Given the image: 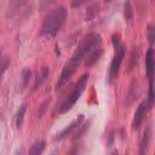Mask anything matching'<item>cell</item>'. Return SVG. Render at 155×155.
Returning a JSON list of instances; mask_svg holds the SVG:
<instances>
[{"label": "cell", "instance_id": "obj_7", "mask_svg": "<svg viewBox=\"0 0 155 155\" xmlns=\"http://www.w3.org/2000/svg\"><path fill=\"white\" fill-rule=\"evenodd\" d=\"M141 54H142V49H141L140 47L136 46L132 49V51L130 52V54H129L127 64H126L125 71L127 74H130L136 68V67L139 64V60H140Z\"/></svg>", "mask_w": 155, "mask_h": 155}, {"label": "cell", "instance_id": "obj_11", "mask_svg": "<svg viewBox=\"0 0 155 155\" xmlns=\"http://www.w3.org/2000/svg\"><path fill=\"white\" fill-rule=\"evenodd\" d=\"M27 1L28 0H9L7 11H6V15L8 18H12V16H14L16 12L27 3Z\"/></svg>", "mask_w": 155, "mask_h": 155}, {"label": "cell", "instance_id": "obj_6", "mask_svg": "<svg viewBox=\"0 0 155 155\" xmlns=\"http://www.w3.org/2000/svg\"><path fill=\"white\" fill-rule=\"evenodd\" d=\"M85 119V116L84 115L81 114V115H79L75 120H74L73 122H71L69 125L67 127H65L63 130L60 132L56 136V139L58 141H61L64 140V139H67L76 129L78 127H80L82 123L84 121Z\"/></svg>", "mask_w": 155, "mask_h": 155}, {"label": "cell", "instance_id": "obj_1", "mask_svg": "<svg viewBox=\"0 0 155 155\" xmlns=\"http://www.w3.org/2000/svg\"><path fill=\"white\" fill-rule=\"evenodd\" d=\"M102 42V36L97 33H89L84 35L72 56L67 61L62 69L55 86L56 90L61 89L75 74L85 58Z\"/></svg>", "mask_w": 155, "mask_h": 155}, {"label": "cell", "instance_id": "obj_9", "mask_svg": "<svg viewBox=\"0 0 155 155\" xmlns=\"http://www.w3.org/2000/svg\"><path fill=\"white\" fill-rule=\"evenodd\" d=\"M103 53H104V48H102L101 47L98 46L94 48L87 55L86 61H85V67L86 68H92V67L95 66L97 62L101 58Z\"/></svg>", "mask_w": 155, "mask_h": 155}, {"label": "cell", "instance_id": "obj_21", "mask_svg": "<svg viewBox=\"0 0 155 155\" xmlns=\"http://www.w3.org/2000/svg\"><path fill=\"white\" fill-rule=\"evenodd\" d=\"M9 64H10V60L8 57L4 58L1 59V61H0V85H1L3 76H4L6 71L8 68Z\"/></svg>", "mask_w": 155, "mask_h": 155}, {"label": "cell", "instance_id": "obj_28", "mask_svg": "<svg viewBox=\"0 0 155 155\" xmlns=\"http://www.w3.org/2000/svg\"><path fill=\"white\" fill-rule=\"evenodd\" d=\"M115 141V132L114 131H111L110 133L109 134L108 138H107V145L108 148H110L112 145H114Z\"/></svg>", "mask_w": 155, "mask_h": 155}, {"label": "cell", "instance_id": "obj_13", "mask_svg": "<svg viewBox=\"0 0 155 155\" xmlns=\"http://www.w3.org/2000/svg\"><path fill=\"white\" fill-rule=\"evenodd\" d=\"M138 92H139L138 84L136 83H133L130 86V89L128 91V93H127V97H126L125 104L127 105V107L132 105L134 103L135 100L136 98V95H138Z\"/></svg>", "mask_w": 155, "mask_h": 155}, {"label": "cell", "instance_id": "obj_25", "mask_svg": "<svg viewBox=\"0 0 155 155\" xmlns=\"http://www.w3.org/2000/svg\"><path fill=\"white\" fill-rule=\"evenodd\" d=\"M89 1V0H72L71 2V5L73 8H78Z\"/></svg>", "mask_w": 155, "mask_h": 155}, {"label": "cell", "instance_id": "obj_20", "mask_svg": "<svg viewBox=\"0 0 155 155\" xmlns=\"http://www.w3.org/2000/svg\"><path fill=\"white\" fill-rule=\"evenodd\" d=\"M50 104H51V98H48V99L45 100V101L39 106L37 110V113H36L37 114L38 118H42V117L46 114L48 108H49Z\"/></svg>", "mask_w": 155, "mask_h": 155}, {"label": "cell", "instance_id": "obj_12", "mask_svg": "<svg viewBox=\"0 0 155 155\" xmlns=\"http://www.w3.org/2000/svg\"><path fill=\"white\" fill-rule=\"evenodd\" d=\"M151 138V130L150 127H147L145 130L142 140H141L140 145H139V155H146L148 149V145L150 142Z\"/></svg>", "mask_w": 155, "mask_h": 155}, {"label": "cell", "instance_id": "obj_27", "mask_svg": "<svg viewBox=\"0 0 155 155\" xmlns=\"http://www.w3.org/2000/svg\"><path fill=\"white\" fill-rule=\"evenodd\" d=\"M80 145L78 144H76L74 145L69 151H68L66 155H78L79 152H80Z\"/></svg>", "mask_w": 155, "mask_h": 155}, {"label": "cell", "instance_id": "obj_5", "mask_svg": "<svg viewBox=\"0 0 155 155\" xmlns=\"http://www.w3.org/2000/svg\"><path fill=\"white\" fill-rule=\"evenodd\" d=\"M151 108V107H150L146 99H144L139 104V105L138 106L137 109L136 110L134 117H133V124H132V127H133V130H136V131L140 130L144 120L146 118L148 110Z\"/></svg>", "mask_w": 155, "mask_h": 155}, {"label": "cell", "instance_id": "obj_26", "mask_svg": "<svg viewBox=\"0 0 155 155\" xmlns=\"http://www.w3.org/2000/svg\"><path fill=\"white\" fill-rule=\"evenodd\" d=\"M97 12H98V7L96 5H93L92 7L89 8L87 11V17L88 19L90 20L92 18L95 17V15H96Z\"/></svg>", "mask_w": 155, "mask_h": 155}, {"label": "cell", "instance_id": "obj_10", "mask_svg": "<svg viewBox=\"0 0 155 155\" xmlns=\"http://www.w3.org/2000/svg\"><path fill=\"white\" fill-rule=\"evenodd\" d=\"M48 74H49V68L47 66L42 67V68L39 70L37 75L35 77L34 82H33V84L31 87L32 92L36 91L39 89V86H42V83L45 82V80H46V78L48 77Z\"/></svg>", "mask_w": 155, "mask_h": 155}, {"label": "cell", "instance_id": "obj_17", "mask_svg": "<svg viewBox=\"0 0 155 155\" xmlns=\"http://www.w3.org/2000/svg\"><path fill=\"white\" fill-rule=\"evenodd\" d=\"M46 143L44 140H39L35 142L30 148L28 155H42L45 148Z\"/></svg>", "mask_w": 155, "mask_h": 155}, {"label": "cell", "instance_id": "obj_4", "mask_svg": "<svg viewBox=\"0 0 155 155\" xmlns=\"http://www.w3.org/2000/svg\"><path fill=\"white\" fill-rule=\"evenodd\" d=\"M127 47L126 44L121 43L120 45L117 49H115V54L112 59L108 74V83L111 84L117 77L120 70L121 68L124 59L127 53Z\"/></svg>", "mask_w": 155, "mask_h": 155}, {"label": "cell", "instance_id": "obj_29", "mask_svg": "<svg viewBox=\"0 0 155 155\" xmlns=\"http://www.w3.org/2000/svg\"><path fill=\"white\" fill-rule=\"evenodd\" d=\"M111 155H119V154H118L117 151V150H114V151L113 152H112Z\"/></svg>", "mask_w": 155, "mask_h": 155}, {"label": "cell", "instance_id": "obj_30", "mask_svg": "<svg viewBox=\"0 0 155 155\" xmlns=\"http://www.w3.org/2000/svg\"><path fill=\"white\" fill-rule=\"evenodd\" d=\"M1 59H2V51L1 49H0V61H1Z\"/></svg>", "mask_w": 155, "mask_h": 155}, {"label": "cell", "instance_id": "obj_19", "mask_svg": "<svg viewBox=\"0 0 155 155\" xmlns=\"http://www.w3.org/2000/svg\"><path fill=\"white\" fill-rule=\"evenodd\" d=\"M145 99H146V101H148L150 107H152L153 105H154V77L149 80V86H148V95H147V98H145Z\"/></svg>", "mask_w": 155, "mask_h": 155}, {"label": "cell", "instance_id": "obj_15", "mask_svg": "<svg viewBox=\"0 0 155 155\" xmlns=\"http://www.w3.org/2000/svg\"><path fill=\"white\" fill-rule=\"evenodd\" d=\"M32 77V71L30 68H27L23 70L21 73V83H20V89L21 90H24L28 86Z\"/></svg>", "mask_w": 155, "mask_h": 155}, {"label": "cell", "instance_id": "obj_23", "mask_svg": "<svg viewBox=\"0 0 155 155\" xmlns=\"http://www.w3.org/2000/svg\"><path fill=\"white\" fill-rule=\"evenodd\" d=\"M58 0H39V11L40 12H44L47 8L52 4L55 3Z\"/></svg>", "mask_w": 155, "mask_h": 155}, {"label": "cell", "instance_id": "obj_31", "mask_svg": "<svg viewBox=\"0 0 155 155\" xmlns=\"http://www.w3.org/2000/svg\"><path fill=\"white\" fill-rule=\"evenodd\" d=\"M113 1V0H105V2H111Z\"/></svg>", "mask_w": 155, "mask_h": 155}, {"label": "cell", "instance_id": "obj_3", "mask_svg": "<svg viewBox=\"0 0 155 155\" xmlns=\"http://www.w3.org/2000/svg\"><path fill=\"white\" fill-rule=\"evenodd\" d=\"M89 79V73H85L79 77L75 85L67 94V96L59 103L58 106H56L53 112V116L65 114L74 107L86 89Z\"/></svg>", "mask_w": 155, "mask_h": 155}, {"label": "cell", "instance_id": "obj_24", "mask_svg": "<svg viewBox=\"0 0 155 155\" xmlns=\"http://www.w3.org/2000/svg\"><path fill=\"white\" fill-rule=\"evenodd\" d=\"M121 40H122V36H121V35L120 34V33H116L112 34L111 42L114 49H117V48L120 45Z\"/></svg>", "mask_w": 155, "mask_h": 155}, {"label": "cell", "instance_id": "obj_22", "mask_svg": "<svg viewBox=\"0 0 155 155\" xmlns=\"http://www.w3.org/2000/svg\"><path fill=\"white\" fill-rule=\"evenodd\" d=\"M147 38L148 42L152 45L155 39V27L154 24H148L147 27Z\"/></svg>", "mask_w": 155, "mask_h": 155}, {"label": "cell", "instance_id": "obj_8", "mask_svg": "<svg viewBox=\"0 0 155 155\" xmlns=\"http://www.w3.org/2000/svg\"><path fill=\"white\" fill-rule=\"evenodd\" d=\"M154 48L152 45L148 48L145 54V68H146V75L148 80L154 77Z\"/></svg>", "mask_w": 155, "mask_h": 155}, {"label": "cell", "instance_id": "obj_16", "mask_svg": "<svg viewBox=\"0 0 155 155\" xmlns=\"http://www.w3.org/2000/svg\"><path fill=\"white\" fill-rule=\"evenodd\" d=\"M124 18L127 23H132L134 18V11H133V5L130 0H127L124 3Z\"/></svg>", "mask_w": 155, "mask_h": 155}, {"label": "cell", "instance_id": "obj_14", "mask_svg": "<svg viewBox=\"0 0 155 155\" xmlns=\"http://www.w3.org/2000/svg\"><path fill=\"white\" fill-rule=\"evenodd\" d=\"M27 103H24L20 107L19 110H18L16 114V116H15V127L17 129H21V127H22L23 124H24V118H25L26 112H27Z\"/></svg>", "mask_w": 155, "mask_h": 155}, {"label": "cell", "instance_id": "obj_18", "mask_svg": "<svg viewBox=\"0 0 155 155\" xmlns=\"http://www.w3.org/2000/svg\"><path fill=\"white\" fill-rule=\"evenodd\" d=\"M91 125V120H87L84 123H82L81 126L79 128V130H77L75 133V134L73 136V142H76V141H78L79 139H81L86 133H87L88 130H89V127Z\"/></svg>", "mask_w": 155, "mask_h": 155}, {"label": "cell", "instance_id": "obj_2", "mask_svg": "<svg viewBox=\"0 0 155 155\" xmlns=\"http://www.w3.org/2000/svg\"><path fill=\"white\" fill-rule=\"evenodd\" d=\"M68 11L66 7L58 5L48 12L42 21L39 36L45 39H51L55 37L66 23Z\"/></svg>", "mask_w": 155, "mask_h": 155}]
</instances>
